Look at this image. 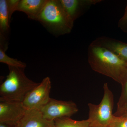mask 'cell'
<instances>
[{
  "mask_svg": "<svg viewBox=\"0 0 127 127\" xmlns=\"http://www.w3.org/2000/svg\"><path fill=\"white\" fill-rule=\"evenodd\" d=\"M11 17L7 0H0V30L1 32H7L10 28Z\"/></svg>",
  "mask_w": 127,
  "mask_h": 127,
  "instance_id": "7c38bea8",
  "label": "cell"
},
{
  "mask_svg": "<svg viewBox=\"0 0 127 127\" xmlns=\"http://www.w3.org/2000/svg\"><path fill=\"white\" fill-rule=\"evenodd\" d=\"M121 85L122 92L119 100L117 103V108L121 106L127 100V75Z\"/></svg>",
  "mask_w": 127,
  "mask_h": 127,
  "instance_id": "9a60e30c",
  "label": "cell"
},
{
  "mask_svg": "<svg viewBox=\"0 0 127 127\" xmlns=\"http://www.w3.org/2000/svg\"><path fill=\"white\" fill-rule=\"evenodd\" d=\"M51 82L50 77L41 82L27 95L22 103L26 109L40 110L50 101Z\"/></svg>",
  "mask_w": 127,
  "mask_h": 127,
  "instance_id": "5b68a950",
  "label": "cell"
},
{
  "mask_svg": "<svg viewBox=\"0 0 127 127\" xmlns=\"http://www.w3.org/2000/svg\"><path fill=\"white\" fill-rule=\"evenodd\" d=\"M20 0H7L8 8L10 15L11 17L14 12L16 11L17 7Z\"/></svg>",
  "mask_w": 127,
  "mask_h": 127,
  "instance_id": "d6986e66",
  "label": "cell"
},
{
  "mask_svg": "<svg viewBox=\"0 0 127 127\" xmlns=\"http://www.w3.org/2000/svg\"><path fill=\"white\" fill-rule=\"evenodd\" d=\"M36 20L60 35L70 32L74 22L63 9L59 0H47Z\"/></svg>",
  "mask_w": 127,
  "mask_h": 127,
  "instance_id": "3957f363",
  "label": "cell"
},
{
  "mask_svg": "<svg viewBox=\"0 0 127 127\" xmlns=\"http://www.w3.org/2000/svg\"><path fill=\"white\" fill-rule=\"evenodd\" d=\"M114 115L118 117H127V100L121 106L117 108Z\"/></svg>",
  "mask_w": 127,
  "mask_h": 127,
  "instance_id": "ac0fdd59",
  "label": "cell"
},
{
  "mask_svg": "<svg viewBox=\"0 0 127 127\" xmlns=\"http://www.w3.org/2000/svg\"><path fill=\"white\" fill-rule=\"evenodd\" d=\"M88 62L93 70L122 84L127 75V62L93 41L88 51Z\"/></svg>",
  "mask_w": 127,
  "mask_h": 127,
  "instance_id": "6da1fadb",
  "label": "cell"
},
{
  "mask_svg": "<svg viewBox=\"0 0 127 127\" xmlns=\"http://www.w3.org/2000/svg\"><path fill=\"white\" fill-rule=\"evenodd\" d=\"M118 26L123 32H127V4L124 15L119 21Z\"/></svg>",
  "mask_w": 127,
  "mask_h": 127,
  "instance_id": "e0dca14e",
  "label": "cell"
},
{
  "mask_svg": "<svg viewBox=\"0 0 127 127\" xmlns=\"http://www.w3.org/2000/svg\"><path fill=\"white\" fill-rule=\"evenodd\" d=\"M26 110L22 102L0 101V123L14 126Z\"/></svg>",
  "mask_w": 127,
  "mask_h": 127,
  "instance_id": "52a82bcc",
  "label": "cell"
},
{
  "mask_svg": "<svg viewBox=\"0 0 127 127\" xmlns=\"http://www.w3.org/2000/svg\"><path fill=\"white\" fill-rule=\"evenodd\" d=\"M47 0H21L16 11L23 12L30 19L36 20Z\"/></svg>",
  "mask_w": 127,
  "mask_h": 127,
  "instance_id": "8fae6325",
  "label": "cell"
},
{
  "mask_svg": "<svg viewBox=\"0 0 127 127\" xmlns=\"http://www.w3.org/2000/svg\"><path fill=\"white\" fill-rule=\"evenodd\" d=\"M66 12L73 21L78 17L82 8L95 4L101 0H59Z\"/></svg>",
  "mask_w": 127,
  "mask_h": 127,
  "instance_id": "30bf717a",
  "label": "cell"
},
{
  "mask_svg": "<svg viewBox=\"0 0 127 127\" xmlns=\"http://www.w3.org/2000/svg\"></svg>",
  "mask_w": 127,
  "mask_h": 127,
  "instance_id": "44dd1931",
  "label": "cell"
},
{
  "mask_svg": "<svg viewBox=\"0 0 127 127\" xmlns=\"http://www.w3.org/2000/svg\"><path fill=\"white\" fill-rule=\"evenodd\" d=\"M103 96L99 104L89 103L88 118L91 127H109L113 118L114 95L108 84L103 86Z\"/></svg>",
  "mask_w": 127,
  "mask_h": 127,
  "instance_id": "277c9868",
  "label": "cell"
},
{
  "mask_svg": "<svg viewBox=\"0 0 127 127\" xmlns=\"http://www.w3.org/2000/svg\"><path fill=\"white\" fill-rule=\"evenodd\" d=\"M0 127H14V126L8 125L6 124L0 123Z\"/></svg>",
  "mask_w": 127,
  "mask_h": 127,
  "instance_id": "ffe728a7",
  "label": "cell"
},
{
  "mask_svg": "<svg viewBox=\"0 0 127 127\" xmlns=\"http://www.w3.org/2000/svg\"><path fill=\"white\" fill-rule=\"evenodd\" d=\"M14 127H55V125L54 121L44 118L39 110L27 109L24 116Z\"/></svg>",
  "mask_w": 127,
  "mask_h": 127,
  "instance_id": "ba28073f",
  "label": "cell"
},
{
  "mask_svg": "<svg viewBox=\"0 0 127 127\" xmlns=\"http://www.w3.org/2000/svg\"><path fill=\"white\" fill-rule=\"evenodd\" d=\"M44 118L50 121L69 117L78 111L77 104L72 101H63L50 98L47 103L40 110Z\"/></svg>",
  "mask_w": 127,
  "mask_h": 127,
  "instance_id": "8992f818",
  "label": "cell"
},
{
  "mask_svg": "<svg viewBox=\"0 0 127 127\" xmlns=\"http://www.w3.org/2000/svg\"><path fill=\"white\" fill-rule=\"evenodd\" d=\"M94 41L127 62V43L106 36L98 37Z\"/></svg>",
  "mask_w": 127,
  "mask_h": 127,
  "instance_id": "9c48e42d",
  "label": "cell"
},
{
  "mask_svg": "<svg viewBox=\"0 0 127 127\" xmlns=\"http://www.w3.org/2000/svg\"><path fill=\"white\" fill-rule=\"evenodd\" d=\"M109 127H127V117H118L114 115Z\"/></svg>",
  "mask_w": 127,
  "mask_h": 127,
  "instance_id": "2e32d148",
  "label": "cell"
},
{
  "mask_svg": "<svg viewBox=\"0 0 127 127\" xmlns=\"http://www.w3.org/2000/svg\"><path fill=\"white\" fill-rule=\"evenodd\" d=\"M0 62L7 64L8 67L23 68L26 67V64L25 63L8 56L1 47L0 48Z\"/></svg>",
  "mask_w": 127,
  "mask_h": 127,
  "instance_id": "5bb4252c",
  "label": "cell"
},
{
  "mask_svg": "<svg viewBox=\"0 0 127 127\" xmlns=\"http://www.w3.org/2000/svg\"><path fill=\"white\" fill-rule=\"evenodd\" d=\"M55 127H91L88 119L76 120L69 117L57 119L54 120Z\"/></svg>",
  "mask_w": 127,
  "mask_h": 127,
  "instance_id": "4fadbf2b",
  "label": "cell"
},
{
  "mask_svg": "<svg viewBox=\"0 0 127 127\" xmlns=\"http://www.w3.org/2000/svg\"><path fill=\"white\" fill-rule=\"evenodd\" d=\"M9 73L0 86V101L22 102L39 83L26 76L25 68L9 66Z\"/></svg>",
  "mask_w": 127,
  "mask_h": 127,
  "instance_id": "7a4b0ae2",
  "label": "cell"
}]
</instances>
